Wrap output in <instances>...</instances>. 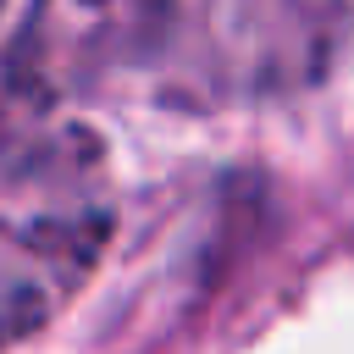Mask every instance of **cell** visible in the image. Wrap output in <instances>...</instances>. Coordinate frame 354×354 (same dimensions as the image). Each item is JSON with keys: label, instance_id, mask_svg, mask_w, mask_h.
<instances>
[{"label": "cell", "instance_id": "obj_1", "mask_svg": "<svg viewBox=\"0 0 354 354\" xmlns=\"http://www.w3.org/2000/svg\"><path fill=\"white\" fill-rule=\"evenodd\" d=\"M326 6H44L11 66L44 100L144 94L160 105H232L321 72Z\"/></svg>", "mask_w": 354, "mask_h": 354}, {"label": "cell", "instance_id": "obj_2", "mask_svg": "<svg viewBox=\"0 0 354 354\" xmlns=\"http://www.w3.org/2000/svg\"><path fill=\"white\" fill-rule=\"evenodd\" d=\"M116 194L88 122L33 88H0V348L39 332L94 271Z\"/></svg>", "mask_w": 354, "mask_h": 354}]
</instances>
